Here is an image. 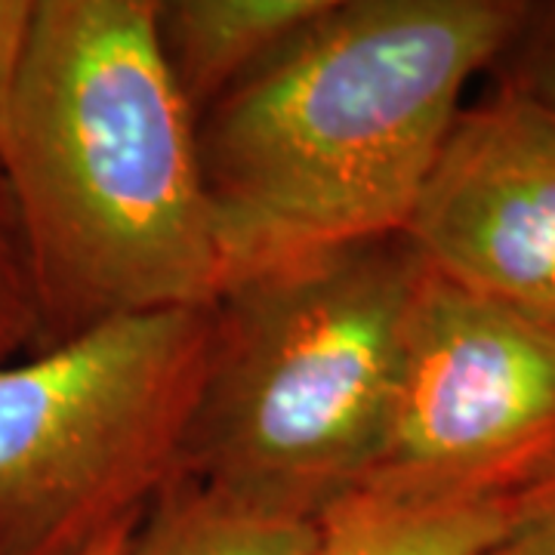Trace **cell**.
Wrapping results in <instances>:
<instances>
[{
  "label": "cell",
  "instance_id": "cell-1",
  "mask_svg": "<svg viewBox=\"0 0 555 555\" xmlns=\"http://www.w3.org/2000/svg\"><path fill=\"white\" fill-rule=\"evenodd\" d=\"M0 170L38 309L31 356L222 294L198 120L160 60L155 0H38Z\"/></svg>",
  "mask_w": 555,
  "mask_h": 555
},
{
  "label": "cell",
  "instance_id": "cell-2",
  "mask_svg": "<svg viewBox=\"0 0 555 555\" xmlns=\"http://www.w3.org/2000/svg\"><path fill=\"white\" fill-rule=\"evenodd\" d=\"M528 0H331L198 118L225 284L408 232L460 96ZM222 284V287H225Z\"/></svg>",
  "mask_w": 555,
  "mask_h": 555
},
{
  "label": "cell",
  "instance_id": "cell-3",
  "mask_svg": "<svg viewBox=\"0 0 555 555\" xmlns=\"http://www.w3.org/2000/svg\"><path fill=\"white\" fill-rule=\"evenodd\" d=\"M423 266L401 232L232 278L173 481L302 525L343 506L377 456Z\"/></svg>",
  "mask_w": 555,
  "mask_h": 555
},
{
  "label": "cell",
  "instance_id": "cell-4",
  "mask_svg": "<svg viewBox=\"0 0 555 555\" xmlns=\"http://www.w3.org/2000/svg\"><path fill=\"white\" fill-rule=\"evenodd\" d=\"M214 306L100 324L0 364V555H83L177 478Z\"/></svg>",
  "mask_w": 555,
  "mask_h": 555
},
{
  "label": "cell",
  "instance_id": "cell-5",
  "mask_svg": "<svg viewBox=\"0 0 555 555\" xmlns=\"http://www.w3.org/2000/svg\"><path fill=\"white\" fill-rule=\"evenodd\" d=\"M553 478L555 327L426 262L377 456L346 503H466Z\"/></svg>",
  "mask_w": 555,
  "mask_h": 555
},
{
  "label": "cell",
  "instance_id": "cell-6",
  "mask_svg": "<svg viewBox=\"0 0 555 555\" xmlns=\"http://www.w3.org/2000/svg\"><path fill=\"white\" fill-rule=\"evenodd\" d=\"M408 235L444 275L555 327V118L496 90L463 108Z\"/></svg>",
  "mask_w": 555,
  "mask_h": 555
},
{
  "label": "cell",
  "instance_id": "cell-7",
  "mask_svg": "<svg viewBox=\"0 0 555 555\" xmlns=\"http://www.w3.org/2000/svg\"><path fill=\"white\" fill-rule=\"evenodd\" d=\"M331 0H155V38L195 120L272 60Z\"/></svg>",
  "mask_w": 555,
  "mask_h": 555
},
{
  "label": "cell",
  "instance_id": "cell-8",
  "mask_svg": "<svg viewBox=\"0 0 555 555\" xmlns=\"http://www.w3.org/2000/svg\"><path fill=\"white\" fill-rule=\"evenodd\" d=\"M553 496L555 478L525 494L466 503H343L321 518L309 555H485Z\"/></svg>",
  "mask_w": 555,
  "mask_h": 555
},
{
  "label": "cell",
  "instance_id": "cell-9",
  "mask_svg": "<svg viewBox=\"0 0 555 555\" xmlns=\"http://www.w3.org/2000/svg\"><path fill=\"white\" fill-rule=\"evenodd\" d=\"M315 543L318 525L250 516L195 485L170 481L124 555H309Z\"/></svg>",
  "mask_w": 555,
  "mask_h": 555
},
{
  "label": "cell",
  "instance_id": "cell-10",
  "mask_svg": "<svg viewBox=\"0 0 555 555\" xmlns=\"http://www.w3.org/2000/svg\"><path fill=\"white\" fill-rule=\"evenodd\" d=\"M488 72L496 93L555 118V0H528L516 35Z\"/></svg>",
  "mask_w": 555,
  "mask_h": 555
},
{
  "label": "cell",
  "instance_id": "cell-11",
  "mask_svg": "<svg viewBox=\"0 0 555 555\" xmlns=\"http://www.w3.org/2000/svg\"><path fill=\"white\" fill-rule=\"evenodd\" d=\"M35 339H38L35 291H31L13 198L0 170V364L22 349L31 352Z\"/></svg>",
  "mask_w": 555,
  "mask_h": 555
},
{
  "label": "cell",
  "instance_id": "cell-12",
  "mask_svg": "<svg viewBox=\"0 0 555 555\" xmlns=\"http://www.w3.org/2000/svg\"><path fill=\"white\" fill-rule=\"evenodd\" d=\"M38 0H0V133L16 96Z\"/></svg>",
  "mask_w": 555,
  "mask_h": 555
},
{
  "label": "cell",
  "instance_id": "cell-13",
  "mask_svg": "<svg viewBox=\"0 0 555 555\" xmlns=\"http://www.w3.org/2000/svg\"><path fill=\"white\" fill-rule=\"evenodd\" d=\"M485 555H555V496Z\"/></svg>",
  "mask_w": 555,
  "mask_h": 555
},
{
  "label": "cell",
  "instance_id": "cell-14",
  "mask_svg": "<svg viewBox=\"0 0 555 555\" xmlns=\"http://www.w3.org/2000/svg\"><path fill=\"white\" fill-rule=\"evenodd\" d=\"M137 525H124V528H115L112 534L102 537L100 543H93V546H90V550H87L83 555H124L127 553V543H130V537H133V531H137Z\"/></svg>",
  "mask_w": 555,
  "mask_h": 555
}]
</instances>
